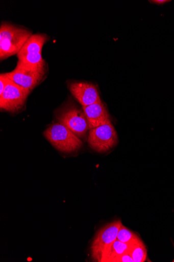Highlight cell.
<instances>
[{"label": "cell", "instance_id": "obj_8", "mask_svg": "<svg viewBox=\"0 0 174 262\" xmlns=\"http://www.w3.org/2000/svg\"><path fill=\"white\" fill-rule=\"evenodd\" d=\"M30 93L11 80L0 95V108L11 113L19 111L26 104Z\"/></svg>", "mask_w": 174, "mask_h": 262}, {"label": "cell", "instance_id": "obj_6", "mask_svg": "<svg viewBox=\"0 0 174 262\" xmlns=\"http://www.w3.org/2000/svg\"><path fill=\"white\" fill-rule=\"evenodd\" d=\"M48 38L43 34L32 35L17 54L18 61L28 66L45 68L42 50Z\"/></svg>", "mask_w": 174, "mask_h": 262}, {"label": "cell", "instance_id": "obj_16", "mask_svg": "<svg viewBox=\"0 0 174 262\" xmlns=\"http://www.w3.org/2000/svg\"><path fill=\"white\" fill-rule=\"evenodd\" d=\"M169 0H154V1H149L152 4H155L158 6H162L170 2Z\"/></svg>", "mask_w": 174, "mask_h": 262}, {"label": "cell", "instance_id": "obj_11", "mask_svg": "<svg viewBox=\"0 0 174 262\" xmlns=\"http://www.w3.org/2000/svg\"><path fill=\"white\" fill-rule=\"evenodd\" d=\"M131 245L122 243L117 240L104 254L101 262H114L122 255L128 253Z\"/></svg>", "mask_w": 174, "mask_h": 262}, {"label": "cell", "instance_id": "obj_9", "mask_svg": "<svg viewBox=\"0 0 174 262\" xmlns=\"http://www.w3.org/2000/svg\"><path fill=\"white\" fill-rule=\"evenodd\" d=\"M69 91L82 106L101 101L97 89L91 83L74 82L70 84Z\"/></svg>", "mask_w": 174, "mask_h": 262}, {"label": "cell", "instance_id": "obj_12", "mask_svg": "<svg viewBox=\"0 0 174 262\" xmlns=\"http://www.w3.org/2000/svg\"><path fill=\"white\" fill-rule=\"evenodd\" d=\"M117 240L129 245L136 244L142 242L137 234L122 225L118 231Z\"/></svg>", "mask_w": 174, "mask_h": 262}, {"label": "cell", "instance_id": "obj_4", "mask_svg": "<svg viewBox=\"0 0 174 262\" xmlns=\"http://www.w3.org/2000/svg\"><path fill=\"white\" fill-rule=\"evenodd\" d=\"M57 119L80 138L86 136L89 129L87 117L83 110L72 104H68L59 111Z\"/></svg>", "mask_w": 174, "mask_h": 262}, {"label": "cell", "instance_id": "obj_2", "mask_svg": "<svg viewBox=\"0 0 174 262\" xmlns=\"http://www.w3.org/2000/svg\"><path fill=\"white\" fill-rule=\"evenodd\" d=\"M44 135L53 146L64 153L76 152L84 144L79 137L60 123L49 126L45 130Z\"/></svg>", "mask_w": 174, "mask_h": 262}, {"label": "cell", "instance_id": "obj_15", "mask_svg": "<svg viewBox=\"0 0 174 262\" xmlns=\"http://www.w3.org/2000/svg\"><path fill=\"white\" fill-rule=\"evenodd\" d=\"M114 262H134V261L128 252L118 257Z\"/></svg>", "mask_w": 174, "mask_h": 262}, {"label": "cell", "instance_id": "obj_14", "mask_svg": "<svg viewBox=\"0 0 174 262\" xmlns=\"http://www.w3.org/2000/svg\"><path fill=\"white\" fill-rule=\"evenodd\" d=\"M11 80L8 77L7 74H2L0 75V95L4 92L6 87Z\"/></svg>", "mask_w": 174, "mask_h": 262}, {"label": "cell", "instance_id": "obj_13", "mask_svg": "<svg viewBox=\"0 0 174 262\" xmlns=\"http://www.w3.org/2000/svg\"><path fill=\"white\" fill-rule=\"evenodd\" d=\"M129 253L134 262H143L146 260L147 250L142 242L131 245Z\"/></svg>", "mask_w": 174, "mask_h": 262}, {"label": "cell", "instance_id": "obj_3", "mask_svg": "<svg viewBox=\"0 0 174 262\" xmlns=\"http://www.w3.org/2000/svg\"><path fill=\"white\" fill-rule=\"evenodd\" d=\"M120 220L107 224L98 231L90 247L91 258L94 261L101 262L105 252L116 241L119 228L122 225Z\"/></svg>", "mask_w": 174, "mask_h": 262}, {"label": "cell", "instance_id": "obj_5", "mask_svg": "<svg viewBox=\"0 0 174 262\" xmlns=\"http://www.w3.org/2000/svg\"><path fill=\"white\" fill-rule=\"evenodd\" d=\"M118 136L110 120L105 125L90 129L88 138L89 146L98 153L106 152L117 144Z\"/></svg>", "mask_w": 174, "mask_h": 262}, {"label": "cell", "instance_id": "obj_1", "mask_svg": "<svg viewBox=\"0 0 174 262\" xmlns=\"http://www.w3.org/2000/svg\"><path fill=\"white\" fill-rule=\"evenodd\" d=\"M32 35L26 29L3 23L0 28V59L17 55Z\"/></svg>", "mask_w": 174, "mask_h": 262}, {"label": "cell", "instance_id": "obj_7", "mask_svg": "<svg viewBox=\"0 0 174 262\" xmlns=\"http://www.w3.org/2000/svg\"><path fill=\"white\" fill-rule=\"evenodd\" d=\"M45 68L35 67L18 61L15 69L7 73L9 79L31 92L44 78Z\"/></svg>", "mask_w": 174, "mask_h": 262}, {"label": "cell", "instance_id": "obj_10", "mask_svg": "<svg viewBox=\"0 0 174 262\" xmlns=\"http://www.w3.org/2000/svg\"><path fill=\"white\" fill-rule=\"evenodd\" d=\"M87 117L89 130L106 124L110 120L108 111L102 101L82 106Z\"/></svg>", "mask_w": 174, "mask_h": 262}]
</instances>
